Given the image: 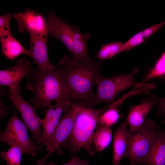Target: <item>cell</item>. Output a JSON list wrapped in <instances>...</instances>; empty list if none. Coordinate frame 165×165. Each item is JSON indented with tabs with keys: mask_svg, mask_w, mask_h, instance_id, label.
<instances>
[{
	"mask_svg": "<svg viewBox=\"0 0 165 165\" xmlns=\"http://www.w3.org/2000/svg\"><path fill=\"white\" fill-rule=\"evenodd\" d=\"M102 61L86 64L65 56L61 58L56 66L63 76L73 97L74 105L89 102L94 97L93 88L101 75Z\"/></svg>",
	"mask_w": 165,
	"mask_h": 165,
	"instance_id": "cell-1",
	"label": "cell"
},
{
	"mask_svg": "<svg viewBox=\"0 0 165 165\" xmlns=\"http://www.w3.org/2000/svg\"><path fill=\"white\" fill-rule=\"evenodd\" d=\"M26 78V86L34 94L30 100L35 110L53 107L52 103L58 99L73 100L70 90L56 66L45 71L32 68Z\"/></svg>",
	"mask_w": 165,
	"mask_h": 165,
	"instance_id": "cell-2",
	"label": "cell"
},
{
	"mask_svg": "<svg viewBox=\"0 0 165 165\" xmlns=\"http://www.w3.org/2000/svg\"><path fill=\"white\" fill-rule=\"evenodd\" d=\"M111 104L98 109L76 106L72 103L74 110V126L72 134L63 145L68 148L72 155L83 149L91 156L96 153L93 145V138L101 115L110 106Z\"/></svg>",
	"mask_w": 165,
	"mask_h": 165,
	"instance_id": "cell-3",
	"label": "cell"
},
{
	"mask_svg": "<svg viewBox=\"0 0 165 165\" xmlns=\"http://www.w3.org/2000/svg\"><path fill=\"white\" fill-rule=\"evenodd\" d=\"M139 72V69L134 68L129 73H123L111 78H105L101 75L97 79L95 84L97 91L94 97L87 103L74 105L93 108L101 103L108 104L114 102L119 94L131 87L139 85V83L134 79Z\"/></svg>",
	"mask_w": 165,
	"mask_h": 165,
	"instance_id": "cell-4",
	"label": "cell"
},
{
	"mask_svg": "<svg viewBox=\"0 0 165 165\" xmlns=\"http://www.w3.org/2000/svg\"><path fill=\"white\" fill-rule=\"evenodd\" d=\"M160 126L146 119L137 130L131 133L128 151L126 156L130 165H138L149 154L155 144Z\"/></svg>",
	"mask_w": 165,
	"mask_h": 165,
	"instance_id": "cell-5",
	"label": "cell"
},
{
	"mask_svg": "<svg viewBox=\"0 0 165 165\" xmlns=\"http://www.w3.org/2000/svg\"><path fill=\"white\" fill-rule=\"evenodd\" d=\"M27 127L20 119L15 110L4 130L0 134L1 142L20 148L24 153L35 156L42 148L29 138Z\"/></svg>",
	"mask_w": 165,
	"mask_h": 165,
	"instance_id": "cell-6",
	"label": "cell"
},
{
	"mask_svg": "<svg viewBox=\"0 0 165 165\" xmlns=\"http://www.w3.org/2000/svg\"><path fill=\"white\" fill-rule=\"evenodd\" d=\"M8 97L19 111L25 124L31 132V138L36 141L38 144L42 147L44 145L41 128L42 119L37 116L34 107L21 96L20 84L14 91L9 92Z\"/></svg>",
	"mask_w": 165,
	"mask_h": 165,
	"instance_id": "cell-7",
	"label": "cell"
},
{
	"mask_svg": "<svg viewBox=\"0 0 165 165\" xmlns=\"http://www.w3.org/2000/svg\"><path fill=\"white\" fill-rule=\"evenodd\" d=\"M64 112L55 131L50 145L46 148L47 153L42 159L37 161L36 165H43L49 157L54 153L59 155L63 154L61 147L71 135L74 126V110L72 105Z\"/></svg>",
	"mask_w": 165,
	"mask_h": 165,
	"instance_id": "cell-8",
	"label": "cell"
},
{
	"mask_svg": "<svg viewBox=\"0 0 165 165\" xmlns=\"http://www.w3.org/2000/svg\"><path fill=\"white\" fill-rule=\"evenodd\" d=\"M53 107L46 109V113L42 119V126L44 145L46 148L49 146L55 131L59 122L63 112H65L71 106V100L68 98H63L56 101Z\"/></svg>",
	"mask_w": 165,
	"mask_h": 165,
	"instance_id": "cell-9",
	"label": "cell"
},
{
	"mask_svg": "<svg viewBox=\"0 0 165 165\" xmlns=\"http://www.w3.org/2000/svg\"><path fill=\"white\" fill-rule=\"evenodd\" d=\"M13 17L17 21L20 32L26 31L30 36L48 35L46 21L41 14L28 10L16 13Z\"/></svg>",
	"mask_w": 165,
	"mask_h": 165,
	"instance_id": "cell-10",
	"label": "cell"
},
{
	"mask_svg": "<svg viewBox=\"0 0 165 165\" xmlns=\"http://www.w3.org/2000/svg\"><path fill=\"white\" fill-rule=\"evenodd\" d=\"M32 69L29 61L22 58L16 61L14 66L0 71V84L8 87L9 92H13Z\"/></svg>",
	"mask_w": 165,
	"mask_h": 165,
	"instance_id": "cell-11",
	"label": "cell"
},
{
	"mask_svg": "<svg viewBox=\"0 0 165 165\" xmlns=\"http://www.w3.org/2000/svg\"><path fill=\"white\" fill-rule=\"evenodd\" d=\"M157 98L155 95L150 94L142 99L139 104L130 107L126 122L131 133L136 131L143 124L151 110L156 105Z\"/></svg>",
	"mask_w": 165,
	"mask_h": 165,
	"instance_id": "cell-12",
	"label": "cell"
},
{
	"mask_svg": "<svg viewBox=\"0 0 165 165\" xmlns=\"http://www.w3.org/2000/svg\"><path fill=\"white\" fill-rule=\"evenodd\" d=\"M29 56L41 71L50 70L55 66L50 62L47 48L48 35L30 36Z\"/></svg>",
	"mask_w": 165,
	"mask_h": 165,
	"instance_id": "cell-13",
	"label": "cell"
},
{
	"mask_svg": "<svg viewBox=\"0 0 165 165\" xmlns=\"http://www.w3.org/2000/svg\"><path fill=\"white\" fill-rule=\"evenodd\" d=\"M46 23L48 34L61 41L70 53L72 49V25L64 22L53 13L48 14Z\"/></svg>",
	"mask_w": 165,
	"mask_h": 165,
	"instance_id": "cell-14",
	"label": "cell"
},
{
	"mask_svg": "<svg viewBox=\"0 0 165 165\" xmlns=\"http://www.w3.org/2000/svg\"><path fill=\"white\" fill-rule=\"evenodd\" d=\"M126 122L122 123L116 130L113 144V165H120L123 159L126 158L129 143L130 132Z\"/></svg>",
	"mask_w": 165,
	"mask_h": 165,
	"instance_id": "cell-15",
	"label": "cell"
},
{
	"mask_svg": "<svg viewBox=\"0 0 165 165\" xmlns=\"http://www.w3.org/2000/svg\"><path fill=\"white\" fill-rule=\"evenodd\" d=\"M72 37L71 58L86 64L95 61L89 56L87 49V41L89 35L83 34L77 26L72 25Z\"/></svg>",
	"mask_w": 165,
	"mask_h": 165,
	"instance_id": "cell-16",
	"label": "cell"
},
{
	"mask_svg": "<svg viewBox=\"0 0 165 165\" xmlns=\"http://www.w3.org/2000/svg\"><path fill=\"white\" fill-rule=\"evenodd\" d=\"M165 165V130L160 128L148 155L138 165Z\"/></svg>",
	"mask_w": 165,
	"mask_h": 165,
	"instance_id": "cell-17",
	"label": "cell"
},
{
	"mask_svg": "<svg viewBox=\"0 0 165 165\" xmlns=\"http://www.w3.org/2000/svg\"><path fill=\"white\" fill-rule=\"evenodd\" d=\"M2 50L6 58L13 61L20 55L29 56L27 50L12 34L0 37Z\"/></svg>",
	"mask_w": 165,
	"mask_h": 165,
	"instance_id": "cell-18",
	"label": "cell"
},
{
	"mask_svg": "<svg viewBox=\"0 0 165 165\" xmlns=\"http://www.w3.org/2000/svg\"><path fill=\"white\" fill-rule=\"evenodd\" d=\"M165 25V21L150 27L135 35L123 43L122 52L130 50L143 43L160 28Z\"/></svg>",
	"mask_w": 165,
	"mask_h": 165,
	"instance_id": "cell-19",
	"label": "cell"
},
{
	"mask_svg": "<svg viewBox=\"0 0 165 165\" xmlns=\"http://www.w3.org/2000/svg\"><path fill=\"white\" fill-rule=\"evenodd\" d=\"M112 135L111 127L97 126L94 133L93 142L97 152L100 153L110 144Z\"/></svg>",
	"mask_w": 165,
	"mask_h": 165,
	"instance_id": "cell-20",
	"label": "cell"
},
{
	"mask_svg": "<svg viewBox=\"0 0 165 165\" xmlns=\"http://www.w3.org/2000/svg\"><path fill=\"white\" fill-rule=\"evenodd\" d=\"M116 101L112 103L100 116L97 126H104L111 127L115 124L119 119L120 116L118 107L120 105Z\"/></svg>",
	"mask_w": 165,
	"mask_h": 165,
	"instance_id": "cell-21",
	"label": "cell"
},
{
	"mask_svg": "<svg viewBox=\"0 0 165 165\" xmlns=\"http://www.w3.org/2000/svg\"><path fill=\"white\" fill-rule=\"evenodd\" d=\"M165 76V52H163L153 67L149 68L144 75L140 84H144L154 79L159 78Z\"/></svg>",
	"mask_w": 165,
	"mask_h": 165,
	"instance_id": "cell-22",
	"label": "cell"
},
{
	"mask_svg": "<svg viewBox=\"0 0 165 165\" xmlns=\"http://www.w3.org/2000/svg\"><path fill=\"white\" fill-rule=\"evenodd\" d=\"M123 44L121 42L117 41L102 45L95 57L102 61L112 58L122 52Z\"/></svg>",
	"mask_w": 165,
	"mask_h": 165,
	"instance_id": "cell-23",
	"label": "cell"
},
{
	"mask_svg": "<svg viewBox=\"0 0 165 165\" xmlns=\"http://www.w3.org/2000/svg\"><path fill=\"white\" fill-rule=\"evenodd\" d=\"M21 149L16 146H11L6 152H2L0 156L6 162L7 165H20L22 155Z\"/></svg>",
	"mask_w": 165,
	"mask_h": 165,
	"instance_id": "cell-24",
	"label": "cell"
},
{
	"mask_svg": "<svg viewBox=\"0 0 165 165\" xmlns=\"http://www.w3.org/2000/svg\"><path fill=\"white\" fill-rule=\"evenodd\" d=\"M12 16L7 13L0 16V37L12 34L10 28V22Z\"/></svg>",
	"mask_w": 165,
	"mask_h": 165,
	"instance_id": "cell-25",
	"label": "cell"
},
{
	"mask_svg": "<svg viewBox=\"0 0 165 165\" xmlns=\"http://www.w3.org/2000/svg\"><path fill=\"white\" fill-rule=\"evenodd\" d=\"M160 80L162 82H165V79ZM156 105L158 106L156 111V116L161 118L165 123V96L157 98Z\"/></svg>",
	"mask_w": 165,
	"mask_h": 165,
	"instance_id": "cell-26",
	"label": "cell"
},
{
	"mask_svg": "<svg viewBox=\"0 0 165 165\" xmlns=\"http://www.w3.org/2000/svg\"><path fill=\"white\" fill-rule=\"evenodd\" d=\"M89 162L86 160H82L79 156L74 155L70 160L62 165H89ZM43 165H55L53 163H45Z\"/></svg>",
	"mask_w": 165,
	"mask_h": 165,
	"instance_id": "cell-27",
	"label": "cell"
},
{
	"mask_svg": "<svg viewBox=\"0 0 165 165\" xmlns=\"http://www.w3.org/2000/svg\"><path fill=\"white\" fill-rule=\"evenodd\" d=\"M8 112L6 107L0 100V118L6 117L8 114Z\"/></svg>",
	"mask_w": 165,
	"mask_h": 165,
	"instance_id": "cell-28",
	"label": "cell"
}]
</instances>
